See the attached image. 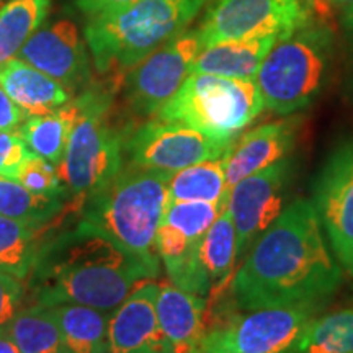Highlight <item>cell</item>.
<instances>
[{
  "instance_id": "cell-1",
  "label": "cell",
  "mask_w": 353,
  "mask_h": 353,
  "mask_svg": "<svg viewBox=\"0 0 353 353\" xmlns=\"http://www.w3.org/2000/svg\"><path fill=\"white\" fill-rule=\"evenodd\" d=\"M312 201L294 200L254 242L229 283L237 309L321 306L342 285Z\"/></svg>"
},
{
  "instance_id": "cell-2",
  "label": "cell",
  "mask_w": 353,
  "mask_h": 353,
  "mask_svg": "<svg viewBox=\"0 0 353 353\" xmlns=\"http://www.w3.org/2000/svg\"><path fill=\"white\" fill-rule=\"evenodd\" d=\"M48 232L28 275L32 304H82L110 312L159 275V260L125 252L81 221L54 236Z\"/></svg>"
},
{
  "instance_id": "cell-3",
  "label": "cell",
  "mask_w": 353,
  "mask_h": 353,
  "mask_svg": "<svg viewBox=\"0 0 353 353\" xmlns=\"http://www.w3.org/2000/svg\"><path fill=\"white\" fill-rule=\"evenodd\" d=\"M170 174L126 165L99 192L85 198L81 223L125 252L161 260L156 236L169 201Z\"/></svg>"
},
{
  "instance_id": "cell-4",
  "label": "cell",
  "mask_w": 353,
  "mask_h": 353,
  "mask_svg": "<svg viewBox=\"0 0 353 353\" xmlns=\"http://www.w3.org/2000/svg\"><path fill=\"white\" fill-rule=\"evenodd\" d=\"M208 0H139L90 17L85 34L100 74L134 68L187 30Z\"/></svg>"
},
{
  "instance_id": "cell-5",
  "label": "cell",
  "mask_w": 353,
  "mask_h": 353,
  "mask_svg": "<svg viewBox=\"0 0 353 353\" xmlns=\"http://www.w3.org/2000/svg\"><path fill=\"white\" fill-rule=\"evenodd\" d=\"M335 37L329 25L309 17L276 39L255 83L265 108L280 117L301 112L324 90L332 68Z\"/></svg>"
},
{
  "instance_id": "cell-6",
  "label": "cell",
  "mask_w": 353,
  "mask_h": 353,
  "mask_svg": "<svg viewBox=\"0 0 353 353\" xmlns=\"http://www.w3.org/2000/svg\"><path fill=\"white\" fill-rule=\"evenodd\" d=\"M77 100L81 112L57 174L65 198H72V208L81 213L85 198L125 167L126 139L112 121V92L83 90Z\"/></svg>"
},
{
  "instance_id": "cell-7",
  "label": "cell",
  "mask_w": 353,
  "mask_h": 353,
  "mask_svg": "<svg viewBox=\"0 0 353 353\" xmlns=\"http://www.w3.org/2000/svg\"><path fill=\"white\" fill-rule=\"evenodd\" d=\"M263 108V99L254 81L193 72L159 110L157 118L180 121L210 138L232 143Z\"/></svg>"
},
{
  "instance_id": "cell-8",
  "label": "cell",
  "mask_w": 353,
  "mask_h": 353,
  "mask_svg": "<svg viewBox=\"0 0 353 353\" xmlns=\"http://www.w3.org/2000/svg\"><path fill=\"white\" fill-rule=\"evenodd\" d=\"M321 306L262 307L208 325L196 350L205 353H285Z\"/></svg>"
},
{
  "instance_id": "cell-9",
  "label": "cell",
  "mask_w": 353,
  "mask_h": 353,
  "mask_svg": "<svg viewBox=\"0 0 353 353\" xmlns=\"http://www.w3.org/2000/svg\"><path fill=\"white\" fill-rule=\"evenodd\" d=\"M232 143L210 138L180 121L157 118L136 128L128 136L125 161L126 165L174 175L190 165L224 157Z\"/></svg>"
},
{
  "instance_id": "cell-10",
  "label": "cell",
  "mask_w": 353,
  "mask_h": 353,
  "mask_svg": "<svg viewBox=\"0 0 353 353\" xmlns=\"http://www.w3.org/2000/svg\"><path fill=\"white\" fill-rule=\"evenodd\" d=\"M306 0H213L198 33L203 48L291 32L311 17Z\"/></svg>"
},
{
  "instance_id": "cell-11",
  "label": "cell",
  "mask_w": 353,
  "mask_h": 353,
  "mask_svg": "<svg viewBox=\"0 0 353 353\" xmlns=\"http://www.w3.org/2000/svg\"><path fill=\"white\" fill-rule=\"evenodd\" d=\"M203 50L198 30H185L130 69L125 77V100L141 117L157 114L174 97Z\"/></svg>"
},
{
  "instance_id": "cell-12",
  "label": "cell",
  "mask_w": 353,
  "mask_h": 353,
  "mask_svg": "<svg viewBox=\"0 0 353 353\" xmlns=\"http://www.w3.org/2000/svg\"><path fill=\"white\" fill-rule=\"evenodd\" d=\"M312 205L334 257L353 276V138L325 159L312 183Z\"/></svg>"
},
{
  "instance_id": "cell-13",
  "label": "cell",
  "mask_w": 353,
  "mask_h": 353,
  "mask_svg": "<svg viewBox=\"0 0 353 353\" xmlns=\"http://www.w3.org/2000/svg\"><path fill=\"white\" fill-rule=\"evenodd\" d=\"M293 176V159L285 157L245 176L229 190L226 210L236 228L237 259L252 247L286 208Z\"/></svg>"
},
{
  "instance_id": "cell-14",
  "label": "cell",
  "mask_w": 353,
  "mask_h": 353,
  "mask_svg": "<svg viewBox=\"0 0 353 353\" xmlns=\"http://www.w3.org/2000/svg\"><path fill=\"white\" fill-rule=\"evenodd\" d=\"M20 59L54 79L65 90H83L92 79L90 57L77 26L69 20L41 26L23 44Z\"/></svg>"
},
{
  "instance_id": "cell-15",
  "label": "cell",
  "mask_w": 353,
  "mask_h": 353,
  "mask_svg": "<svg viewBox=\"0 0 353 353\" xmlns=\"http://www.w3.org/2000/svg\"><path fill=\"white\" fill-rule=\"evenodd\" d=\"M159 283L143 281L108 319L110 353H174L159 325Z\"/></svg>"
},
{
  "instance_id": "cell-16",
  "label": "cell",
  "mask_w": 353,
  "mask_h": 353,
  "mask_svg": "<svg viewBox=\"0 0 353 353\" xmlns=\"http://www.w3.org/2000/svg\"><path fill=\"white\" fill-rule=\"evenodd\" d=\"M296 120H280L265 123L234 139L226 154L228 190L245 176L288 157L296 141Z\"/></svg>"
},
{
  "instance_id": "cell-17",
  "label": "cell",
  "mask_w": 353,
  "mask_h": 353,
  "mask_svg": "<svg viewBox=\"0 0 353 353\" xmlns=\"http://www.w3.org/2000/svg\"><path fill=\"white\" fill-rule=\"evenodd\" d=\"M159 325L174 353H193L206 332V299L172 283H159Z\"/></svg>"
},
{
  "instance_id": "cell-18",
  "label": "cell",
  "mask_w": 353,
  "mask_h": 353,
  "mask_svg": "<svg viewBox=\"0 0 353 353\" xmlns=\"http://www.w3.org/2000/svg\"><path fill=\"white\" fill-rule=\"evenodd\" d=\"M0 87L26 118L51 113L70 101L69 90L20 57L0 65Z\"/></svg>"
},
{
  "instance_id": "cell-19",
  "label": "cell",
  "mask_w": 353,
  "mask_h": 353,
  "mask_svg": "<svg viewBox=\"0 0 353 353\" xmlns=\"http://www.w3.org/2000/svg\"><path fill=\"white\" fill-rule=\"evenodd\" d=\"M281 34L228 41L206 46L196 56L192 65V74H213V76L255 81L265 56Z\"/></svg>"
},
{
  "instance_id": "cell-20",
  "label": "cell",
  "mask_w": 353,
  "mask_h": 353,
  "mask_svg": "<svg viewBox=\"0 0 353 353\" xmlns=\"http://www.w3.org/2000/svg\"><path fill=\"white\" fill-rule=\"evenodd\" d=\"M54 317L68 353H110L108 312L82 304L46 306Z\"/></svg>"
},
{
  "instance_id": "cell-21",
  "label": "cell",
  "mask_w": 353,
  "mask_h": 353,
  "mask_svg": "<svg viewBox=\"0 0 353 353\" xmlns=\"http://www.w3.org/2000/svg\"><path fill=\"white\" fill-rule=\"evenodd\" d=\"M79 112V100L74 99L51 113L28 117L19 132L30 151L46 159L57 169L64 159Z\"/></svg>"
},
{
  "instance_id": "cell-22",
  "label": "cell",
  "mask_w": 353,
  "mask_h": 353,
  "mask_svg": "<svg viewBox=\"0 0 353 353\" xmlns=\"http://www.w3.org/2000/svg\"><path fill=\"white\" fill-rule=\"evenodd\" d=\"M198 257L213 283L210 293L228 288L237 260V234L228 210H224L205 232L198 247Z\"/></svg>"
},
{
  "instance_id": "cell-23",
  "label": "cell",
  "mask_w": 353,
  "mask_h": 353,
  "mask_svg": "<svg viewBox=\"0 0 353 353\" xmlns=\"http://www.w3.org/2000/svg\"><path fill=\"white\" fill-rule=\"evenodd\" d=\"M226 156L190 165L170 175L169 201H213L226 206Z\"/></svg>"
},
{
  "instance_id": "cell-24",
  "label": "cell",
  "mask_w": 353,
  "mask_h": 353,
  "mask_svg": "<svg viewBox=\"0 0 353 353\" xmlns=\"http://www.w3.org/2000/svg\"><path fill=\"white\" fill-rule=\"evenodd\" d=\"M51 226L37 228L0 216V272L23 281L32 272L41 242Z\"/></svg>"
},
{
  "instance_id": "cell-25",
  "label": "cell",
  "mask_w": 353,
  "mask_h": 353,
  "mask_svg": "<svg viewBox=\"0 0 353 353\" xmlns=\"http://www.w3.org/2000/svg\"><path fill=\"white\" fill-rule=\"evenodd\" d=\"M285 353H353V309L312 317Z\"/></svg>"
},
{
  "instance_id": "cell-26",
  "label": "cell",
  "mask_w": 353,
  "mask_h": 353,
  "mask_svg": "<svg viewBox=\"0 0 353 353\" xmlns=\"http://www.w3.org/2000/svg\"><path fill=\"white\" fill-rule=\"evenodd\" d=\"M64 196H41L25 188L19 180L0 176V216L37 228L51 226V221L65 211Z\"/></svg>"
},
{
  "instance_id": "cell-27",
  "label": "cell",
  "mask_w": 353,
  "mask_h": 353,
  "mask_svg": "<svg viewBox=\"0 0 353 353\" xmlns=\"http://www.w3.org/2000/svg\"><path fill=\"white\" fill-rule=\"evenodd\" d=\"M51 0H10L0 8V65L19 54L41 28Z\"/></svg>"
},
{
  "instance_id": "cell-28",
  "label": "cell",
  "mask_w": 353,
  "mask_h": 353,
  "mask_svg": "<svg viewBox=\"0 0 353 353\" xmlns=\"http://www.w3.org/2000/svg\"><path fill=\"white\" fill-rule=\"evenodd\" d=\"M20 353H68L50 309L39 304L23 307L7 324Z\"/></svg>"
},
{
  "instance_id": "cell-29",
  "label": "cell",
  "mask_w": 353,
  "mask_h": 353,
  "mask_svg": "<svg viewBox=\"0 0 353 353\" xmlns=\"http://www.w3.org/2000/svg\"><path fill=\"white\" fill-rule=\"evenodd\" d=\"M224 210L226 206L213 201H167L162 223L198 242Z\"/></svg>"
},
{
  "instance_id": "cell-30",
  "label": "cell",
  "mask_w": 353,
  "mask_h": 353,
  "mask_svg": "<svg viewBox=\"0 0 353 353\" xmlns=\"http://www.w3.org/2000/svg\"><path fill=\"white\" fill-rule=\"evenodd\" d=\"M19 182L30 192L41 196H64V188L61 183L57 169L46 159L32 152L25 161L19 174Z\"/></svg>"
},
{
  "instance_id": "cell-31",
  "label": "cell",
  "mask_w": 353,
  "mask_h": 353,
  "mask_svg": "<svg viewBox=\"0 0 353 353\" xmlns=\"http://www.w3.org/2000/svg\"><path fill=\"white\" fill-rule=\"evenodd\" d=\"M32 151L19 131H0V176L19 180V174Z\"/></svg>"
},
{
  "instance_id": "cell-32",
  "label": "cell",
  "mask_w": 353,
  "mask_h": 353,
  "mask_svg": "<svg viewBox=\"0 0 353 353\" xmlns=\"http://www.w3.org/2000/svg\"><path fill=\"white\" fill-rule=\"evenodd\" d=\"M23 281L0 272V327L7 325L23 309Z\"/></svg>"
},
{
  "instance_id": "cell-33",
  "label": "cell",
  "mask_w": 353,
  "mask_h": 353,
  "mask_svg": "<svg viewBox=\"0 0 353 353\" xmlns=\"http://www.w3.org/2000/svg\"><path fill=\"white\" fill-rule=\"evenodd\" d=\"M23 112L0 87V131H13L23 121Z\"/></svg>"
},
{
  "instance_id": "cell-34",
  "label": "cell",
  "mask_w": 353,
  "mask_h": 353,
  "mask_svg": "<svg viewBox=\"0 0 353 353\" xmlns=\"http://www.w3.org/2000/svg\"><path fill=\"white\" fill-rule=\"evenodd\" d=\"M139 0H76V7L88 17L100 15V13L118 10Z\"/></svg>"
},
{
  "instance_id": "cell-35",
  "label": "cell",
  "mask_w": 353,
  "mask_h": 353,
  "mask_svg": "<svg viewBox=\"0 0 353 353\" xmlns=\"http://www.w3.org/2000/svg\"><path fill=\"white\" fill-rule=\"evenodd\" d=\"M0 353H20L12 334L8 332L7 325L0 327Z\"/></svg>"
},
{
  "instance_id": "cell-36",
  "label": "cell",
  "mask_w": 353,
  "mask_h": 353,
  "mask_svg": "<svg viewBox=\"0 0 353 353\" xmlns=\"http://www.w3.org/2000/svg\"><path fill=\"white\" fill-rule=\"evenodd\" d=\"M330 2L335 3V6H337V7L353 8V0H330Z\"/></svg>"
},
{
  "instance_id": "cell-37",
  "label": "cell",
  "mask_w": 353,
  "mask_h": 353,
  "mask_svg": "<svg viewBox=\"0 0 353 353\" xmlns=\"http://www.w3.org/2000/svg\"><path fill=\"white\" fill-rule=\"evenodd\" d=\"M193 353H205V352H200V350H195Z\"/></svg>"
}]
</instances>
